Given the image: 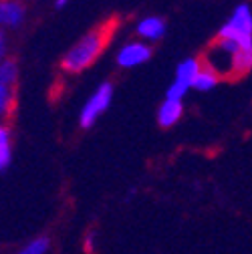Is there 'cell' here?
<instances>
[{
  "mask_svg": "<svg viewBox=\"0 0 252 254\" xmlns=\"http://www.w3.org/2000/svg\"><path fill=\"white\" fill-rule=\"evenodd\" d=\"M137 35L145 41H160L166 35V22L157 16H147L137 24Z\"/></svg>",
  "mask_w": 252,
  "mask_h": 254,
  "instance_id": "8",
  "label": "cell"
},
{
  "mask_svg": "<svg viewBox=\"0 0 252 254\" xmlns=\"http://www.w3.org/2000/svg\"><path fill=\"white\" fill-rule=\"evenodd\" d=\"M115 20H107L105 24H101L99 28L91 30L89 35H85L67 55L63 59V69L67 73H81L85 71L87 67L93 65V61H95L101 51L105 49L107 41L111 39L113 35V28H115Z\"/></svg>",
  "mask_w": 252,
  "mask_h": 254,
  "instance_id": "1",
  "label": "cell"
},
{
  "mask_svg": "<svg viewBox=\"0 0 252 254\" xmlns=\"http://www.w3.org/2000/svg\"><path fill=\"white\" fill-rule=\"evenodd\" d=\"M16 83V65L14 61H4L0 67V85H10L14 87Z\"/></svg>",
  "mask_w": 252,
  "mask_h": 254,
  "instance_id": "13",
  "label": "cell"
},
{
  "mask_svg": "<svg viewBox=\"0 0 252 254\" xmlns=\"http://www.w3.org/2000/svg\"><path fill=\"white\" fill-rule=\"evenodd\" d=\"M12 160V141H10V127H0V170L6 172Z\"/></svg>",
  "mask_w": 252,
  "mask_h": 254,
  "instance_id": "10",
  "label": "cell"
},
{
  "mask_svg": "<svg viewBox=\"0 0 252 254\" xmlns=\"http://www.w3.org/2000/svg\"><path fill=\"white\" fill-rule=\"evenodd\" d=\"M182 111H184V105L182 101L178 99H164V103L157 109V123L162 127H172L180 121L182 117Z\"/></svg>",
  "mask_w": 252,
  "mask_h": 254,
  "instance_id": "7",
  "label": "cell"
},
{
  "mask_svg": "<svg viewBox=\"0 0 252 254\" xmlns=\"http://www.w3.org/2000/svg\"><path fill=\"white\" fill-rule=\"evenodd\" d=\"M111 99H113V85L111 83H101L97 87V91L91 95V97L87 99V103L83 105V109H81L79 123H81L83 129H89V127L95 125V121L109 109Z\"/></svg>",
  "mask_w": 252,
  "mask_h": 254,
  "instance_id": "4",
  "label": "cell"
},
{
  "mask_svg": "<svg viewBox=\"0 0 252 254\" xmlns=\"http://www.w3.org/2000/svg\"><path fill=\"white\" fill-rule=\"evenodd\" d=\"M149 57H151V47L135 41V43L125 45L117 53V65L121 69H133V67L143 65L145 61H149Z\"/></svg>",
  "mask_w": 252,
  "mask_h": 254,
  "instance_id": "6",
  "label": "cell"
},
{
  "mask_svg": "<svg viewBox=\"0 0 252 254\" xmlns=\"http://www.w3.org/2000/svg\"><path fill=\"white\" fill-rule=\"evenodd\" d=\"M24 18V8L20 2H16V0H4L2 6H0V20H2V24L6 26H18Z\"/></svg>",
  "mask_w": 252,
  "mask_h": 254,
  "instance_id": "9",
  "label": "cell"
},
{
  "mask_svg": "<svg viewBox=\"0 0 252 254\" xmlns=\"http://www.w3.org/2000/svg\"><path fill=\"white\" fill-rule=\"evenodd\" d=\"M202 71V63L194 57L190 59H184L178 69H176V77H174V83L168 87V93H166V99H178L182 101L184 95L188 93V89H194V81L198 77V73Z\"/></svg>",
  "mask_w": 252,
  "mask_h": 254,
  "instance_id": "5",
  "label": "cell"
},
{
  "mask_svg": "<svg viewBox=\"0 0 252 254\" xmlns=\"http://www.w3.org/2000/svg\"><path fill=\"white\" fill-rule=\"evenodd\" d=\"M69 2V0H57V8H61V6H65Z\"/></svg>",
  "mask_w": 252,
  "mask_h": 254,
  "instance_id": "14",
  "label": "cell"
},
{
  "mask_svg": "<svg viewBox=\"0 0 252 254\" xmlns=\"http://www.w3.org/2000/svg\"><path fill=\"white\" fill-rule=\"evenodd\" d=\"M218 37L236 41L242 47L252 45V12H250V6L240 4L234 10V14L230 16V20L220 28Z\"/></svg>",
  "mask_w": 252,
  "mask_h": 254,
  "instance_id": "3",
  "label": "cell"
},
{
  "mask_svg": "<svg viewBox=\"0 0 252 254\" xmlns=\"http://www.w3.org/2000/svg\"><path fill=\"white\" fill-rule=\"evenodd\" d=\"M242 45H238L236 41L230 39H222L218 37L208 51L204 53V63H206V69L214 71L218 77L222 79H236V57L240 53Z\"/></svg>",
  "mask_w": 252,
  "mask_h": 254,
  "instance_id": "2",
  "label": "cell"
},
{
  "mask_svg": "<svg viewBox=\"0 0 252 254\" xmlns=\"http://www.w3.org/2000/svg\"><path fill=\"white\" fill-rule=\"evenodd\" d=\"M218 81H220V77L214 71H210V69L204 67L198 73L196 81H194V89H198V91H210V89H214L218 85Z\"/></svg>",
  "mask_w": 252,
  "mask_h": 254,
  "instance_id": "11",
  "label": "cell"
},
{
  "mask_svg": "<svg viewBox=\"0 0 252 254\" xmlns=\"http://www.w3.org/2000/svg\"><path fill=\"white\" fill-rule=\"evenodd\" d=\"M47 250H49V238L39 236L35 240H30L28 244H24L16 254H47Z\"/></svg>",
  "mask_w": 252,
  "mask_h": 254,
  "instance_id": "12",
  "label": "cell"
}]
</instances>
